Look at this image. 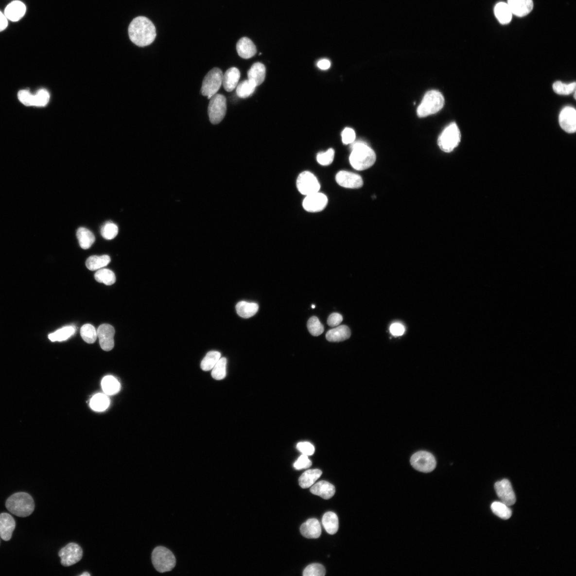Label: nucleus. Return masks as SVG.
<instances>
[{
	"label": "nucleus",
	"instance_id": "28",
	"mask_svg": "<svg viewBox=\"0 0 576 576\" xmlns=\"http://www.w3.org/2000/svg\"><path fill=\"white\" fill-rule=\"evenodd\" d=\"M322 471L319 469L309 470L300 476L299 484L300 486L306 489L314 485L316 481L320 478Z\"/></svg>",
	"mask_w": 576,
	"mask_h": 576
},
{
	"label": "nucleus",
	"instance_id": "11",
	"mask_svg": "<svg viewBox=\"0 0 576 576\" xmlns=\"http://www.w3.org/2000/svg\"><path fill=\"white\" fill-rule=\"evenodd\" d=\"M61 563L65 567L72 566L79 562L83 556L81 547L75 542H70L60 550L58 553Z\"/></svg>",
	"mask_w": 576,
	"mask_h": 576
},
{
	"label": "nucleus",
	"instance_id": "42",
	"mask_svg": "<svg viewBox=\"0 0 576 576\" xmlns=\"http://www.w3.org/2000/svg\"><path fill=\"white\" fill-rule=\"evenodd\" d=\"M307 326L309 332L314 336H320L325 330L324 326L316 316L311 317L307 322Z\"/></svg>",
	"mask_w": 576,
	"mask_h": 576
},
{
	"label": "nucleus",
	"instance_id": "9",
	"mask_svg": "<svg viewBox=\"0 0 576 576\" xmlns=\"http://www.w3.org/2000/svg\"><path fill=\"white\" fill-rule=\"evenodd\" d=\"M410 463L415 470L423 473L431 472L435 469L436 465L434 456L425 451L414 454L411 457Z\"/></svg>",
	"mask_w": 576,
	"mask_h": 576
},
{
	"label": "nucleus",
	"instance_id": "5",
	"mask_svg": "<svg viewBox=\"0 0 576 576\" xmlns=\"http://www.w3.org/2000/svg\"><path fill=\"white\" fill-rule=\"evenodd\" d=\"M152 561L154 567L160 573L172 571L176 563L173 553L163 546H157L154 549Z\"/></svg>",
	"mask_w": 576,
	"mask_h": 576
},
{
	"label": "nucleus",
	"instance_id": "21",
	"mask_svg": "<svg viewBox=\"0 0 576 576\" xmlns=\"http://www.w3.org/2000/svg\"><path fill=\"white\" fill-rule=\"evenodd\" d=\"M236 47L239 56L244 59H250L254 57L257 52L255 44L247 37L240 38Z\"/></svg>",
	"mask_w": 576,
	"mask_h": 576
},
{
	"label": "nucleus",
	"instance_id": "20",
	"mask_svg": "<svg viewBox=\"0 0 576 576\" xmlns=\"http://www.w3.org/2000/svg\"><path fill=\"white\" fill-rule=\"evenodd\" d=\"M26 11V7L24 3L20 1H14L5 8L4 15L11 21H18L23 17Z\"/></svg>",
	"mask_w": 576,
	"mask_h": 576
},
{
	"label": "nucleus",
	"instance_id": "48",
	"mask_svg": "<svg viewBox=\"0 0 576 576\" xmlns=\"http://www.w3.org/2000/svg\"><path fill=\"white\" fill-rule=\"evenodd\" d=\"M312 464V462L309 459L308 456L303 454L294 463V466L296 470H299L309 468Z\"/></svg>",
	"mask_w": 576,
	"mask_h": 576
},
{
	"label": "nucleus",
	"instance_id": "56",
	"mask_svg": "<svg viewBox=\"0 0 576 576\" xmlns=\"http://www.w3.org/2000/svg\"><path fill=\"white\" fill-rule=\"evenodd\" d=\"M315 305H312V309H314V308H315Z\"/></svg>",
	"mask_w": 576,
	"mask_h": 576
},
{
	"label": "nucleus",
	"instance_id": "6",
	"mask_svg": "<svg viewBox=\"0 0 576 576\" xmlns=\"http://www.w3.org/2000/svg\"><path fill=\"white\" fill-rule=\"evenodd\" d=\"M460 140L461 134L457 125L452 123L438 137L437 144L442 151L450 153L458 146Z\"/></svg>",
	"mask_w": 576,
	"mask_h": 576
},
{
	"label": "nucleus",
	"instance_id": "41",
	"mask_svg": "<svg viewBox=\"0 0 576 576\" xmlns=\"http://www.w3.org/2000/svg\"><path fill=\"white\" fill-rule=\"evenodd\" d=\"M576 86V82L568 84L557 81L553 85V89L558 95H569L575 91Z\"/></svg>",
	"mask_w": 576,
	"mask_h": 576
},
{
	"label": "nucleus",
	"instance_id": "40",
	"mask_svg": "<svg viewBox=\"0 0 576 576\" xmlns=\"http://www.w3.org/2000/svg\"><path fill=\"white\" fill-rule=\"evenodd\" d=\"M81 336L86 342L92 344L96 341L97 332L94 326L90 324H86L81 329Z\"/></svg>",
	"mask_w": 576,
	"mask_h": 576
},
{
	"label": "nucleus",
	"instance_id": "4",
	"mask_svg": "<svg viewBox=\"0 0 576 576\" xmlns=\"http://www.w3.org/2000/svg\"><path fill=\"white\" fill-rule=\"evenodd\" d=\"M444 105V98L441 93L431 90L426 93L417 113L419 118H425L439 112Z\"/></svg>",
	"mask_w": 576,
	"mask_h": 576
},
{
	"label": "nucleus",
	"instance_id": "44",
	"mask_svg": "<svg viewBox=\"0 0 576 576\" xmlns=\"http://www.w3.org/2000/svg\"><path fill=\"white\" fill-rule=\"evenodd\" d=\"M326 574V569L322 565L319 563H314L309 565L304 570V576H324Z\"/></svg>",
	"mask_w": 576,
	"mask_h": 576
},
{
	"label": "nucleus",
	"instance_id": "13",
	"mask_svg": "<svg viewBox=\"0 0 576 576\" xmlns=\"http://www.w3.org/2000/svg\"><path fill=\"white\" fill-rule=\"evenodd\" d=\"M497 495L501 502L508 506H513L516 502V497L513 490L511 482L507 479L498 481L495 485Z\"/></svg>",
	"mask_w": 576,
	"mask_h": 576
},
{
	"label": "nucleus",
	"instance_id": "18",
	"mask_svg": "<svg viewBox=\"0 0 576 576\" xmlns=\"http://www.w3.org/2000/svg\"><path fill=\"white\" fill-rule=\"evenodd\" d=\"M15 527L16 523L12 515L5 513L0 514V536L3 540L11 539Z\"/></svg>",
	"mask_w": 576,
	"mask_h": 576
},
{
	"label": "nucleus",
	"instance_id": "29",
	"mask_svg": "<svg viewBox=\"0 0 576 576\" xmlns=\"http://www.w3.org/2000/svg\"><path fill=\"white\" fill-rule=\"evenodd\" d=\"M322 524L329 534L334 535L338 531L339 521L337 515L332 512H328L323 515Z\"/></svg>",
	"mask_w": 576,
	"mask_h": 576
},
{
	"label": "nucleus",
	"instance_id": "2",
	"mask_svg": "<svg viewBox=\"0 0 576 576\" xmlns=\"http://www.w3.org/2000/svg\"><path fill=\"white\" fill-rule=\"evenodd\" d=\"M349 157L351 166L356 171H363L374 165L376 160L375 152L364 141L353 142Z\"/></svg>",
	"mask_w": 576,
	"mask_h": 576
},
{
	"label": "nucleus",
	"instance_id": "19",
	"mask_svg": "<svg viewBox=\"0 0 576 576\" xmlns=\"http://www.w3.org/2000/svg\"><path fill=\"white\" fill-rule=\"evenodd\" d=\"M300 533L307 539H318L321 534V527L319 521L316 519H310L301 525Z\"/></svg>",
	"mask_w": 576,
	"mask_h": 576
},
{
	"label": "nucleus",
	"instance_id": "39",
	"mask_svg": "<svg viewBox=\"0 0 576 576\" xmlns=\"http://www.w3.org/2000/svg\"><path fill=\"white\" fill-rule=\"evenodd\" d=\"M227 359L222 358L218 360L212 368L211 376L216 380H222L227 375Z\"/></svg>",
	"mask_w": 576,
	"mask_h": 576
},
{
	"label": "nucleus",
	"instance_id": "51",
	"mask_svg": "<svg viewBox=\"0 0 576 576\" xmlns=\"http://www.w3.org/2000/svg\"><path fill=\"white\" fill-rule=\"evenodd\" d=\"M343 320V316L341 314H337V313H333L329 316L327 323L329 326L337 327L341 324Z\"/></svg>",
	"mask_w": 576,
	"mask_h": 576
},
{
	"label": "nucleus",
	"instance_id": "25",
	"mask_svg": "<svg viewBox=\"0 0 576 576\" xmlns=\"http://www.w3.org/2000/svg\"><path fill=\"white\" fill-rule=\"evenodd\" d=\"M265 76V67L264 64L260 62L254 64L248 72V80L253 82L257 87L262 84Z\"/></svg>",
	"mask_w": 576,
	"mask_h": 576
},
{
	"label": "nucleus",
	"instance_id": "16",
	"mask_svg": "<svg viewBox=\"0 0 576 576\" xmlns=\"http://www.w3.org/2000/svg\"><path fill=\"white\" fill-rule=\"evenodd\" d=\"M97 332L101 348L105 351L111 350L114 346V328L110 325L103 324L99 327Z\"/></svg>",
	"mask_w": 576,
	"mask_h": 576
},
{
	"label": "nucleus",
	"instance_id": "14",
	"mask_svg": "<svg viewBox=\"0 0 576 576\" xmlns=\"http://www.w3.org/2000/svg\"><path fill=\"white\" fill-rule=\"evenodd\" d=\"M559 124L566 133L573 134L576 131V111L571 106L564 107L559 115Z\"/></svg>",
	"mask_w": 576,
	"mask_h": 576
},
{
	"label": "nucleus",
	"instance_id": "37",
	"mask_svg": "<svg viewBox=\"0 0 576 576\" xmlns=\"http://www.w3.org/2000/svg\"><path fill=\"white\" fill-rule=\"evenodd\" d=\"M95 278L97 282L103 283L107 286H111L116 281V278L114 272L106 268L98 270L95 274Z\"/></svg>",
	"mask_w": 576,
	"mask_h": 576
},
{
	"label": "nucleus",
	"instance_id": "46",
	"mask_svg": "<svg viewBox=\"0 0 576 576\" xmlns=\"http://www.w3.org/2000/svg\"><path fill=\"white\" fill-rule=\"evenodd\" d=\"M334 151L333 149H329L326 152H320L317 155L316 159L318 162L322 166H329L333 161Z\"/></svg>",
	"mask_w": 576,
	"mask_h": 576
},
{
	"label": "nucleus",
	"instance_id": "45",
	"mask_svg": "<svg viewBox=\"0 0 576 576\" xmlns=\"http://www.w3.org/2000/svg\"><path fill=\"white\" fill-rule=\"evenodd\" d=\"M49 100H50V95H49L48 91L46 89H40L34 95V105L33 106H45L47 105Z\"/></svg>",
	"mask_w": 576,
	"mask_h": 576
},
{
	"label": "nucleus",
	"instance_id": "30",
	"mask_svg": "<svg viewBox=\"0 0 576 576\" xmlns=\"http://www.w3.org/2000/svg\"><path fill=\"white\" fill-rule=\"evenodd\" d=\"M76 236L81 248L84 249L90 248L95 241L94 234L85 227H80L77 230Z\"/></svg>",
	"mask_w": 576,
	"mask_h": 576
},
{
	"label": "nucleus",
	"instance_id": "15",
	"mask_svg": "<svg viewBox=\"0 0 576 576\" xmlns=\"http://www.w3.org/2000/svg\"><path fill=\"white\" fill-rule=\"evenodd\" d=\"M338 185L347 189H359L364 185L363 179L360 175L347 171H341L336 175Z\"/></svg>",
	"mask_w": 576,
	"mask_h": 576
},
{
	"label": "nucleus",
	"instance_id": "49",
	"mask_svg": "<svg viewBox=\"0 0 576 576\" xmlns=\"http://www.w3.org/2000/svg\"><path fill=\"white\" fill-rule=\"evenodd\" d=\"M342 141L344 144H352L355 140V133L352 128H345L342 134Z\"/></svg>",
	"mask_w": 576,
	"mask_h": 576
},
{
	"label": "nucleus",
	"instance_id": "31",
	"mask_svg": "<svg viewBox=\"0 0 576 576\" xmlns=\"http://www.w3.org/2000/svg\"><path fill=\"white\" fill-rule=\"evenodd\" d=\"M111 262V258L108 255L92 256L86 261V266L90 271L100 270L106 266Z\"/></svg>",
	"mask_w": 576,
	"mask_h": 576
},
{
	"label": "nucleus",
	"instance_id": "36",
	"mask_svg": "<svg viewBox=\"0 0 576 576\" xmlns=\"http://www.w3.org/2000/svg\"><path fill=\"white\" fill-rule=\"evenodd\" d=\"M102 385L105 394L113 395L117 393L120 389V384L116 378L108 376L104 378Z\"/></svg>",
	"mask_w": 576,
	"mask_h": 576
},
{
	"label": "nucleus",
	"instance_id": "24",
	"mask_svg": "<svg viewBox=\"0 0 576 576\" xmlns=\"http://www.w3.org/2000/svg\"><path fill=\"white\" fill-rule=\"evenodd\" d=\"M351 335L350 329L342 325L329 331L326 334L327 341L331 342H340L346 341Z\"/></svg>",
	"mask_w": 576,
	"mask_h": 576
},
{
	"label": "nucleus",
	"instance_id": "43",
	"mask_svg": "<svg viewBox=\"0 0 576 576\" xmlns=\"http://www.w3.org/2000/svg\"><path fill=\"white\" fill-rule=\"evenodd\" d=\"M117 225L112 223H106L101 228L102 237L106 240H112L117 237L118 233Z\"/></svg>",
	"mask_w": 576,
	"mask_h": 576
},
{
	"label": "nucleus",
	"instance_id": "22",
	"mask_svg": "<svg viewBox=\"0 0 576 576\" xmlns=\"http://www.w3.org/2000/svg\"><path fill=\"white\" fill-rule=\"evenodd\" d=\"M313 494L319 496L325 499L332 498L336 492L335 487L326 481H321L313 486L310 489Z\"/></svg>",
	"mask_w": 576,
	"mask_h": 576
},
{
	"label": "nucleus",
	"instance_id": "47",
	"mask_svg": "<svg viewBox=\"0 0 576 576\" xmlns=\"http://www.w3.org/2000/svg\"><path fill=\"white\" fill-rule=\"evenodd\" d=\"M18 97L19 100L24 105L27 106L34 105V95H32L29 90H20L18 92Z\"/></svg>",
	"mask_w": 576,
	"mask_h": 576
},
{
	"label": "nucleus",
	"instance_id": "10",
	"mask_svg": "<svg viewBox=\"0 0 576 576\" xmlns=\"http://www.w3.org/2000/svg\"><path fill=\"white\" fill-rule=\"evenodd\" d=\"M296 185L300 193L306 196L316 193L320 189L319 181L310 172L301 173L297 178Z\"/></svg>",
	"mask_w": 576,
	"mask_h": 576
},
{
	"label": "nucleus",
	"instance_id": "55",
	"mask_svg": "<svg viewBox=\"0 0 576 576\" xmlns=\"http://www.w3.org/2000/svg\"><path fill=\"white\" fill-rule=\"evenodd\" d=\"M90 576V574L87 572H86V573L85 572L84 574H82V575H80V576Z\"/></svg>",
	"mask_w": 576,
	"mask_h": 576
},
{
	"label": "nucleus",
	"instance_id": "33",
	"mask_svg": "<svg viewBox=\"0 0 576 576\" xmlns=\"http://www.w3.org/2000/svg\"><path fill=\"white\" fill-rule=\"evenodd\" d=\"M256 85L249 80L241 82L237 87V96L241 98H246L250 96L255 91Z\"/></svg>",
	"mask_w": 576,
	"mask_h": 576
},
{
	"label": "nucleus",
	"instance_id": "1",
	"mask_svg": "<svg viewBox=\"0 0 576 576\" xmlns=\"http://www.w3.org/2000/svg\"><path fill=\"white\" fill-rule=\"evenodd\" d=\"M128 34L130 40L137 46L141 47L151 45L157 37L155 25L144 16H139L131 22Z\"/></svg>",
	"mask_w": 576,
	"mask_h": 576
},
{
	"label": "nucleus",
	"instance_id": "12",
	"mask_svg": "<svg viewBox=\"0 0 576 576\" xmlns=\"http://www.w3.org/2000/svg\"><path fill=\"white\" fill-rule=\"evenodd\" d=\"M328 200L324 194L316 193L307 195L303 202L304 209L310 212H320L325 209Z\"/></svg>",
	"mask_w": 576,
	"mask_h": 576
},
{
	"label": "nucleus",
	"instance_id": "38",
	"mask_svg": "<svg viewBox=\"0 0 576 576\" xmlns=\"http://www.w3.org/2000/svg\"><path fill=\"white\" fill-rule=\"evenodd\" d=\"M109 404V400L105 394H97L90 401L91 408L95 411H102L106 410Z\"/></svg>",
	"mask_w": 576,
	"mask_h": 576
},
{
	"label": "nucleus",
	"instance_id": "50",
	"mask_svg": "<svg viewBox=\"0 0 576 576\" xmlns=\"http://www.w3.org/2000/svg\"><path fill=\"white\" fill-rule=\"evenodd\" d=\"M297 448L299 451L306 456H311L314 454L315 452L314 447L311 443L307 442L298 443Z\"/></svg>",
	"mask_w": 576,
	"mask_h": 576
},
{
	"label": "nucleus",
	"instance_id": "32",
	"mask_svg": "<svg viewBox=\"0 0 576 576\" xmlns=\"http://www.w3.org/2000/svg\"><path fill=\"white\" fill-rule=\"evenodd\" d=\"M76 332L74 326H67L59 329L55 332L49 334L48 338L52 342L67 341Z\"/></svg>",
	"mask_w": 576,
	"mask_h": 576
},
{
	"label": "nucleus",
	"instance_id": "52",
	"mask_svg": "<svg viewBox=\"0 0 576 576\" xmlns=\"http://www.w3.org/2000/svg\"><path fill=\"white\" fill-rule=\"evenodd\" d=\"M389 331L393 336H400L404 333L405 328L401 323L397 322L393 323L389 328Z\"/></svg>",
	"mask_w": 576,
	"mask_h": 576
},
{
	"label": "nucleus",
	"instance_id": "23",
	"mask_svg": "<svg viewBox=\"0 0 576 576\" xmlns=\"http://www.w3.org/2000/svg\"><path fill=\"white\" fill-rule=\"evenodd\" d=\"M240 78V70L236 68L229 69L223 75L222 84L225 90L231 92L237 87Z\"/></svg>",
	"mask_w": 576,
	"mask_h": 576
},
{
	"label": "nucleus",
	"instance_id": "34",
	"mask_svg": "<svg viewBox=\"0 0 576 576\" xmlns=\"http://www.w3.org/2000/svg\"><path fill=\"white\" fill-rule=\"evenodd\" d=\"M221 358V354L218 351L212 350L208 352L201 364V369L205 371L212 369Z\"/></svg>",
	"mask_w": 576,
	"mask_h": 576
},
{
	"label": "nucleus",
	"instance_id": "7",
	"mask_svg": "<svg viewBox=\"0 0 576 576\" xmlns=\"http://www.w3.org/2000/svg\"><path fill=\"white\" fill-rule=\"evenodd\" d=\"M223 74L221 69L214 68L209 71L203 80L201 93L208 96V100L217 94L222 85Z\"/></svg>",
	"mask_w": 576,
	"mask_h": 576
},
{
	"label": "nucleus",
	"instance_id": "26",
	"mask_svg": "<svg viewBox=\"0 0 576 576\" xmlns=\"http://www.w3.org/2000/svg\"><path fill=\"white\" fill-rule=\"evenodd\" d=\"M494 13L499 23L503 25L508 24L512 20L513 14L507 3H497L494 9Z\"/></svg>",
	"mask_w": 576,
	"mask_h": 576
},
{
	"label": "nucleus",
	"instance_id": "54",
	"mask_svg": "<svg viewBox=\"0 0 576 576\" xmlns=\"http://www.w3.org/2000/svg\"><path fill=\"white\" fill-rule=\"evenodd\" d=\"M8 25V19L4 14L0 12V32L4 31Z\"/></svg>",
	"mask_w": 576,
	"mask_h": 576
},
{
	"label": "nucleus",
	"instance_id": "3",
	"mask_svg": "<svg viewBox=\"0 0 576 576\" xmlns=\"http://www.w3.org/2000/svg\"><path fill=\"white\" fill-rule=\"evenodd\" d=\"M5 506L16 516L25 518L34 512L35 505L34 499L28 493L18 492L7 499Z\"/></svg>",
	"mask_w": 576,
	"mask_h": 576
},
{
	"label": "nucleus",
	"instance_id": "17",
	"mask_svg": "<svg viewBox=\"0 0 576 576\" xmlns=\"http://www.w3.org/2000/svg\"><path fill=\"white\" fill-rule=\"evenodd\" d=\"M508 6L512 14L522 17L528 15L533 10V0H508Z\"/></svg>",
	"mask_w": 576,
	"mask_h": 576
},
{
	"label": "nucleus",
	"instance_id": "35",
	"mask_svg": "<svg viewBox=\"0 0 576 576\" xmlns=\"http://www.w3.org/2000/svg\"><path fill=\"white\" fill-rule=\"evenodd\" d=\"M491 509L493 513L502 519L507 520L512 516L511 509L502 502H493L491 504Z\"/></svg>",
	"mask_w": 576,
	"mask_h": 576
},
{
	"label": "nucleus",
	"instance_id": "53",
	"mask_svg": "<svg viewBox=\"0 0 576 576\" xmlns=\"http://www.w3.org/2000/svg\"><path fill=\"white\" fill-rule=\"evenodd\" d=\"M318 68L323 70H326L330 68L331 63L329 60L323 59L319 60L317 64Z\"/></svg>",
	"mask_w": 576,
	"mask_h": 576
},
{
	"label": "nucleus",
	"instance_id": "27",
	"mask_svg": "<svg viewBox=\"0 0 576 576\" xmlns=\"http://www.w3.org/2000/svg\"><path fill=\"white\" fill-rule=\"evenodd\" d=\"M259 309V306L257 303H249L245 301H240L236 305L237 314L244 319L253 316L257 314Z\"/></svg>",
	"mask_w": 576,
	"mask_h": 576
},
{
	"label": "nucleus",
	"instance_id": "8",
	"mask_svg": "<svg viewBox=\"0 0 576 576\" xmlns=\"http://www.w3.org/2000/svg\"><path fill=\"white\" fill-rule=\"evenodd\" d=\"M227 98L224 95L216 94L212 96L208 106V115L210 122L217 124L226 117L227 111Z\"/></svg>",
	"mask_w": 576,
	"mask_h": 576
}]
</instances>
